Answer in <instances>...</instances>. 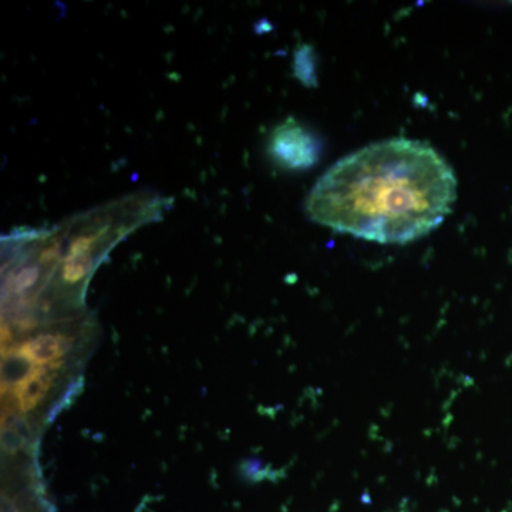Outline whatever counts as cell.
Masks as SVG:
<instances>
[{
  "mask_svg": "<svg viewBox=\"0 0 512 512\" xmlns=\"http://www.w3.org/2000/svg\"><path fill=\"white\" fill-rule=\"evenodd\" d=\"M69 340L60 333H40L23 343L19 355L37 366H52L60 362L69 350Z\"/></svg>",
  "mask_w": 512,
  "mask_h": 512,
  "instance_id": "3",
  "label": "cell"
},
{
  "mask_svg": "<svg viewBox=\"0 0 512 512\" xmlns=\"http://www.w3.org/2000/svg\"><path fill=\"white\" fill-rule=\"evenodd\" d=\"M312 50H301L296 56V76L302 80L303 83L309 84L308 72L306 69L313 70Z\"/></svg>",
  "mask_w": 512,
  "mask_h": 512,
  "instance_id": "5",
  "label": "cell"
},
{
  "mask_svg": "<svg viewBox=\"0 0 512 512\" xmlns=\"http://www.w3.org/2000/svg\"><path fill=\"white\" fill-rule=\"evenodd\" d=\"M268 150L279 167L302 171L318 163L322 146L311 130L296 120L288 119L272 131Z\"/></svg>",
  "mask_w": 512,
  "mask_h": 512,
  "instance_id": "2",
  "label": "cell"
},
{
  "mask_svg": "<svg viewBox=\"0 0 512 512\" xmlns=\"http://www.w3.org/2000/svg\"><path fill=\"white\" fill-rule=\"evenodd\" d=\"M456 200V174L430 144L393 138L332 165L313 185L305 211L340 234L407 244L439 227Z\"/></svg>",
  "mask_w": 512,
  "mask_h": 512,
  "instance_id": "1",
  "label": "cell"
},
{
  "mask_svg": "<svg viewBox=\"0 0 512 512\" xmlns=\"http://www.w3.org/2000/svg\"><path fill=\"white\" fill-rule=\"evenodd\" d=\"M50 370L36 369L22 377L16 384V402L23 413H30L42 404L52 387Z\"/></svg>",
  "mask_w": 512,
  "mask_h": 512,
  "instance_id": "4",
  "label": "cell"
}]
</instances>
